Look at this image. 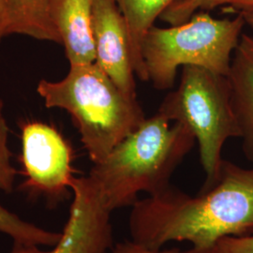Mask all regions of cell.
<instances>
[{"instance_id": "6da1fadb", "label": "cell", "mask_w": 253, "mask_h": 253, "mask_svg": "<svg viewBox=\"0 0 253 253\" xmlns=\"http://www.w3.org/2000/svg\"><path fill=\"white\" fill-rule=\"evenodd\" d=\"M128 230L131 240L148 248L189 242L209 252L225 236L253 235V167L222 160L215 179L195 196L169 187L136 201Z\"/></svg>"}, {"instance_id": "7a4b0ae2", "label": "cell", "mask_w": 253, "mask_h": 253, "mask_svg": "<svg viewBox=\"0 0 253 253\" xmlns=\"http://www.w3.org/2000/svg\"><path fill=\"white\" fill-rule=\"evenodd\" d=\"M160 113L145 121L93 166L86 175L113 213L132 207L140 193L156 195L170 186L176 168L196 143L190 130Z\"/></svg>"}, {"instance_id": "3957f363", "label": "cell", "mask_w": 253, "mask_h": 253, "mask_svg": "<svg viewBox=\"0 0 253 253\" xmlns=\"http://www.w3.org/2000/svg\"><path fill=\"white\" fill-rule=\"evenodd\" d=\"M37 92L47 108L70 114L93 163L102 161L145 121L137 99L124 94L95 62L70 65L63 79H42Z\"/></svg>"}, {"instance_id": "277c9868", "label": "cell", "mask_w": 253, "mask_h": 253, "mask_svg": "<svg viewBox=\"0 0 253 253\" xmlns=\"http://www.w3.org/2000/svg\"><path fill=\"white\" fill-rule=\"evenodd\" d=\"M245 26L241 14L217 19L208 11H198L177 26H154L142 42L148 81L159 90L169 89L178 68L184 66H196L228 76Z\"/></svg>"}, {"instance_id": "5b68a950", "label": "cell", "mask_w": 253, "mask_h": 253, "mask_svg": "<svg viewBox=\"0 0 253 253\" xmlns=\"http://www.w3.org/2000/svg\"><path fill=\"white\" fill-rule=\"evenodd\" d=\"M158 113L194 135L207 176L205 184L213 182L223 160L224 144L230 138L240 137L228 77L184 66L179 85L164 98Z\"/></svg>"}, {"instance_id": "8992f818", "label": "cell", "mask_w": 253, "mask_h": 253, "mask_svg": "<svg viewBox=\"0 0 253 253\" xmlns=\"http://www.w3.org/2000/svg\"><path fill=\"white\" fill-rule=\"evenodd\" d=\"M22 189L57 203L71 193L74 179L72 145L52 125L27 121L21 125Z\"/></svg>"}, {"instance_id": "52a82bcc", "label": "cell", "mask_w": 253, "mask_h": 253, "mask_svg": "<svg viewBox=\"0 0 253 253\" xmlns=\"http://www.w3.org/2000/svg\"><path fill=\"white\" fill-rule=\"evenodd\" d=\"M73 202L59 242L51 250L14 244L9 253H108L114 246L112 213L86 176L74 177Z\"/></svg>"}, {"instance_id": "ba28073f", "label": "cell", "mask_w": 253, "mask_h": 253, "mask_svg": "<svg viewBox=\"0 0 253 253\" xmlns=\"http://www.w3.org/2000/svg\"><path fill=\"white\" fill-rule=\"evenodd\" d=\"M92 32L95 63L124 94L137 99L126 22L114 0H94Z\"/></svg>"}, {"instance_id": "9c48e42d", "label": "cell", "mask_w": 253, "mask_h": 253, "mask_svg": "<svg viewBox=\"0 0 253 253\" xmlns=\"http://www.w3.org/2000/svg\"><path fill=\"white\" fill-rule=\"evenodd\" d=\"M94 0H51L50 15L70 65L95 62Z\"/></svg>"}, {"instance_id": "30bf717a", "label": "cell", "mask_w": 253, "mask_h": 253, "mask_svg": "<svg viewBox=\"0 0 253 253\" xmlns=\"http://www.w3.org/2000/svg\"><path fill=\"white\" fill-rule=\"evenodd\" d=\"M243 150L253 163V35L242 33L227 76Z\"/></svg>"}, {"instance_id": "8fae6325", "label": "cell", "mask_w": 253, "mask_h": 253, "mask_svg": "<svg viewBox=\"0 0 253 253\" xmlns=\"http://www.w3.org/2000/svg\"><path fill=\"white\" fill-rule=\"evenodd\" d=\"M126 22L134 73L141 81H148L142 55V42L155 22L172 4L180 0H114Z\"/></svg>"}, {"instance_id": "7c38bea8", "label": "cell", "mask_w": 253, "mask_h": 253, "mask_svg": "<svg viewBox=\"0 0 253 253\" xmlns=\"http://www.w3.org/2000/svg\"><path fill=\"white\" fill-rule=\"evenodd\" d=\"M51 0H7L9 35L60 43L50 15Z\"/></svg>"}, {"instance_id": "4fadbf2b", "label": "cell", "mask_w": 253, "mask_h": 253, "mask_svg": "<svg viewBox=\"0 0 253 253\" xmlns=\"http://www.w3.org/2000/svg\"><path fill=\"white\" fill-rule=\"evenodd\" d=\"M0 233L8 235L14 244L54 247L61 238V232L37 226L21 218L0 204Z\"/></svg>"}, {"instance_id": "5bb4252c", "label": "cell", "mask_w": 253, "mask_h": 253, "mask_svg": "<svg viewBox=\"0 0 253 253\" xmlns=\"http://www.w3.org/2000/svg\"><path fill=\"white\" fill-rule=\"evenodd\" d=\"M9 129L4 114V103L0 99V190L10 193L14 189L17 171L11 163L9 145Z\"/></svg>"}, {"instance_id": "9a60e30c", "label": "cell", "mask_w": 253, "mask_h": 253, "mask_svg": "<svg viewBox=\"0 0 253 253\" xmlns=\"http://www.w3.org/2000/svg\"><path fill=\"white\" fill-rule=\"evenodd\" d=\"M223 0H180L166 9L160 19L169 26L189 21L198 11H210L222 7Z\"/></svg>"}, {"instance_id": "2e32d148", "label": "cell", "mask_w": 253, "mask_h": 253, "mask_svg": "<svg viewBox=\"0 0 253 253\" xmlns=\"http://www.w3.org/2000/svg\"><path fill=\"white\" fill-rule=\"evenodd\" d=\"M212 253H253V235L225 236L210 251Z\"/></svg>"}, {"instance_id": "e0dca14e", "label": "cell", "mask_w": 253, "mask_h": 253, "mask_svg": "<svg viewBox=\"0 0 253 253\" xmlns=\"http://www.w3.org/2000/svg\"><path fill=\"white\" fill-rule=\"evenodd\" d=\"M108 253H183L178 249H152L137 243L133 240H127L117 243L112 247Z\"/></svg>"}, {"instance_id": "ac0fdd59", "label": "cell", "mask_w": 253, "mask_h": 253, "mask_svg": "<svg viewBox=\"0 0 253 253\" xmlns=\"http://www.w3.org/2000/svg\"><path fill=\"white\" fill-rule=\"evenodd\" d=\"M222 7L236 14L253 13V0H223Z\"/></svg>"}, {"instance_id": "d6986e66", "label": "cell", "mask_w": 253, "mask_h": 253, "mask_svg": "<svg viewBox=\"0 0 253 253\" xmlns=\"http://www.w3.org/2000/svg\"><path fill=\"white\" fill-rule=\"evenodd\" d=\"M7 36H9L7 0H0V42Z\"/></svg>"}, {"instance_id": "ffe728a7", "label": "cell", "mask_w": 253, "mask_h": 253, "mask_svg": "<svg viewBox=\"0 0 253 253\" xmlns=\"http://www.w3.org/2000/svg\"><path fill=\"white\" fill-rule=\"evenodd\" d=\"M241 15L244 17L246 25H248L253 29V13H243Z\"/></svg>"}, {"instance_id": "44dd1931", "label": "cell", "mask_w": 253, "mask_h": 253, "mask_svg": "<svg viewBox=\"0 0 253 253\" xmlns=\"http://www.w3.org/2000/svg\"><path fill=\"white\" fill-rule=\"evenodd\" d=\"M186 253H212L209 251H196V250H193V249H190L189 252H187Z\"/></svg>"}]
</instances>
